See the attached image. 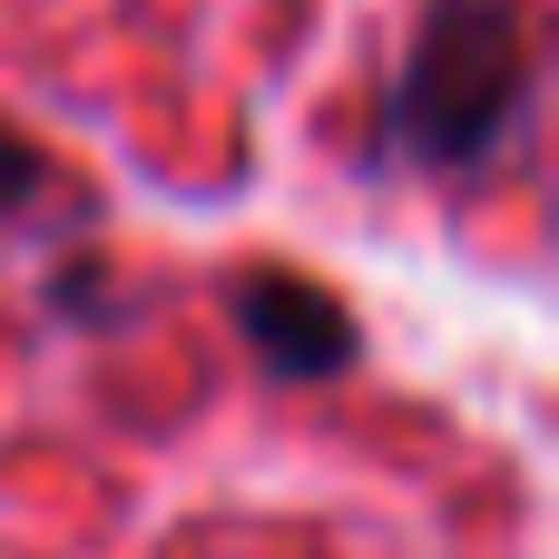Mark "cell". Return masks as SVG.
Listing matches in <instances>:
<instances>
[{"label": "cell", "mask_w": 559, "mask_h": 559, "mask_svg": "<svg viewBox=\"0 0 559 559\" xmlns=\"http://www.w3.org/2000/svg\"><path fill=\"white\" fill-rule=\"evenodd\" d=\"M531 108V20L511 0H432L413 69L393 88V147L423 167H472Z\"/></svg>", "instance_id": "6da1fadb"}, {"label": "cell", "mask_w": 559, "mask_h": 559, "mask_svg": "<svg viewBox=\"0 0 559 559\" xmlns=\"http://www.w3.org/2000/svg\"><path fill=\"white\" fill-rule=\"evenodd\" d=\"M39 197H69V177H59L29 138H10V128H0V216H29Z\"/></svg>", "instance_id": "3957f363"}, {"label": "cell", "mask_w": 559, "mask_h": 559, "mask_svg": "<svg viewBox=\"0 0 559 559\" xmlns=\"http://www.w3.org/2000/svg\"><path fill=\"white\" fill-rule=\"evenodd\" d=\"M226 305H236V334H246V344L265 354V373H285V383H324V373L354 364V314H344L314 275L255 265V275L226 285Z\"/></svg>", "instance_id": "7a4b0ae2"}]
</instances>
